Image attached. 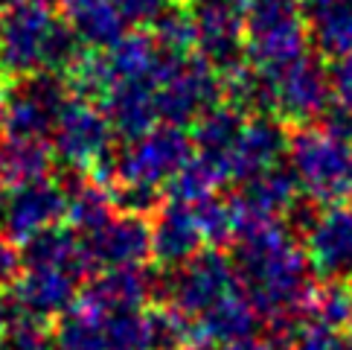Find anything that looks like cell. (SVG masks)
Masks as SVG:
<instances>
[{"mask_svg": "<svg viewBox=\"0 0 352 350\" xmlns=\"http://www.w3.org/2000/svg\"><path fill=\"white\" fill-rule=\"evenodd\" d=\"M233 266L259 316H288L309 301V260L276 219H242L236 231Z\"/></svg>", "mask_w": 352, "mask_h": 350, "instance_id": "6da1fadb", "label": "cell"}, {"mask_svg": "<svg viewBox=\"0 0 352 350\" xmlns=\"http://www.w3.org/2000/svg\"><path fill=\"white\" fill-rule=\"evenodd\" d=\"M79 53V35L44 0H23L0 15V70L6 76L65 73Z\"/></svg>", "mask_w": 352, "mask_h": 350, "instance_id": "7a4b0ae2", "label": "cell"}, {"mask_svg": "<svg viewBox=\"0 0 352 350\" xmlns=\"http://www.w3.org/2000/svg\"><path fill=\"white\" fill-rule=\"evenodd\" d=\"M306 0H250L245 9V56L259 70H280L306 56Z\"/></svg>", "mask_w": 352, "mask_h": 350, "instance_id": "3957f363", "label": "cell"}, {"mask_svg": "<svg viewBox=\"0 0 352 350\" xmlns=\"http://www.w3.org/2000/svg\"><path fill=\"white\" fill-rule=\"evenodd\" d=\"M288 158L311 202L341 205L352 198V141L329 129H297Z\"/></svg>", "mask_w": 352, "mask_h": 350, "instance_id": "277c9868", "label": "cell"}, {"mask_svg": "<svg viewBox=\"0 0 352 350\" xmlns=\"http://www.w3.org/2000/svg\"><path fill=\"white\" fill-rule=\"evenodd\" d=\"M195 143L178 123H163L152 126L146 134L122 149L120 161L114 164V175L122 187H146V190H160L172 181L186 161L192 158Z\"/></svg>", "mask_w": 352, "mask_h": 350, "instance_id": "5b68a950", "label": "cell"}, {"mask_svg": "<svg viewBox=\"0 0 352 350\" xmlns=\"http://www.w3.org/2000/svg\"><path fill=\"white\" fill-rule=\"evenodd\" d=\"M221 99V76L201 56H163V70L155 91L157 117L166 123L195 120L201 111Z\"/></svg>", "mask_w": 352, "mask_h": 350, "instance_id": "8992f818", "label": "cell"}, {"mask_svg": "<svg viewBox=\"0 0 352 350\" xmlns=\"http://www.w3.org/2000/svg\"><path fill=\"white\" fill-rule=\"evenodd\" d=\"M53 152L67 169H96L108 164L111 141H114V126L108 114H102L91 99L70 96L58 111L53 126Z\"/></svg>", "mask_w": 352, "mask_h": 350, "instance_id": "52a82bcc", "label": "cell"}, {"mask_svg": "<svg viewBox=\"0 0 352 350\" xmlns=\"http://www.w3.org/2000/svg\"><path fill=\"white\" fill-rule=\"evenodd\" d=\"M271 79V108L276 120L288 126H300L314 117H323V111L332 103L329 70L318 59L300 56L292 65L280 70H265Z\"/></svg>", "mask_w": 352, "mask_h": 350, "instance_id": "ba28073f", "label": "cell"}, {"mask_svg": "<svg viewBox=\"0 0 352 350\" xmlns=\"http://www.w3.org/2000/svg\"><path fill=\"white\" fill-rule=\"evenodd\" d=\"M236 266L230 257L221 251H198L181 266H175L169 274L163 295H166L169 307H175L184 316H201L224 295L236 292Z\"/></svg>", "mask_w": 352, "mask_h": 350, "instance_id": "9c48e42d", "label": "cell"}, {"mask_svg": "<svg viewBox=\"0 0 352 350\" xmlns=\"http://www.w3.org/2000/svg\"><path fill=\"white\" fill-rule=\"evenodd\" d=\"M70 99V88L61 73H32L23 76L18 88L6 99V126L3 132L12 137H38L50 141L58 111Z\"/></svg>", "mask_w": 352, "mask_h": 350, "instance_id": "30bf717a", "label": "cell"}, {"mask_svg": "<svg viewBox=\"0 0 352 350\" xmlns=\"http://www.w3.org/2000/svg\"><path fill=\"white\" fill-rule=\"evenodd\" d=\"M303 251L320 280L352 278V207L332 205L320 210L303 234Z\"/></svg>", "mask_w": 352, "mask_h": 350, "instance_id": "8fae6325", "label": "cell"}, {"mask_svg": "<svg viewBox=\"0 0 352 350\" xmlns=\"http://www.w3.org/2000/svg\"><path fill=\"white\" fill-rule=\"evenodd\" d=\"M67 190H61L56 181H32L15 187L12 196L6 198V219L3 231L12 243H30L32 236H38L67 216Z\"/></svg>", "mask_w": 352, "mask_h": 350, "instance_id": "7c38bea8", "label": "cell"}, {"mask_svg": "<svg viewBox=\"0 0 352 350\" xmlns=\"http://www.w3.org/2000/svg\"><path fill=\"white\" fill-rule=\"evenodd\" d=\"M82 240L94 266L102 269L140 266L146 257H152V222L146 219V214L122 210V214L111 216L99 231H94L91 236H82Z\"/></svg>", "mask_w": 352, "mask_h": 350, "instance_id": "4fadbf2b", "label": "cell"}, {"mask_svg": "<svg viewBox=\"0 0 352 350\" xmlns=\"http://www.w3.org/2000/svg\"><path fill=\"white\" fill-rule=\"evenodd\" d=\"M76 274L67 269H56V266H30L21 278L9 286L21 307L27 309V316L32 318H53L67 312L76 304Z\"/></svg>", "mask_w": 352, "mask_h": 350, "instance_id": "5bb4252c", "label": "cell"}, {"mask_svg": "<svg viewBox=\"0 0 352 350\" xmlns=\"http://www.w3.org/2000/svg\"><path fill=\"white\" fill-rule=\"evenodd\" d=\"M285 152H288V137L283 120L276 117L245 120V126L230 149V172L233 178L245 181L250 175H259L276 167Z\"/></svg>", "mask_w": 352, "mask_h": 350, "instance_id": "9a60e30c", "label": "cell"}, {"mask_svg": "<svg viewBox=\"0 0 352 350\" xmlns=\"http://www.w3.org/2000/svg\"><path fill=\"white\" fill-rule=\"evenodd\" d=\"M204 245V234L198 228L192 205L169 202L157 207L152 222V257L166 269H175L195 257Z\"/></svg>", "mask_w": 352, "mask_h": 350, "instance_id": "2e32d148", "label": "cell"}, {"mask_svg": "<svg viewBox=\"0 0 352 350\" xmlns=\"http://www.w3.org/2000/svg\"><path fill=\"white\" fill-rule=\"evenodd\" d=\"M297 175L294 169H285L276 164L259 175H250L242 181L233 198L239 222L242 219H276L285 216L288 207L297 202Z\"/></svg>", "mask_w": 352, "mask_h": 350, "instance_id": "e0dca14e", "label": "cell"}, {"mask_svg": "<svg viewBox=\"0 0 352 350\" xmlns=\"http://www.w3.org/2000/svg\"><path fill=\"white\" fill-rule=\"evenodd\" d=\"M155 91L157 82L152 79H117L111 85L108 94L102 96V105L114 132L134 141V137L152 129L157 120Z\"/></svg>", "mask_w": 352, "mask_h": 350, "instance_id": "ac0fdd59", "label": "cell"}, {"mask_svg": "<svg viewBox=\"0 0 352 350\" xmlns=\"http://www.w3.org/2000/svg\"><path fill=\"white\" fill-rule=\"evenodd\" d=\"M155 280L137 266L125 269H105L96 280L87 283V289L76 298V301L94 307L102 316H114V312H131L146 304V298L152 295Z\"/></svg>", "mask_w": 352, "mask_h": 350, "instance_id": "d6986e66", "label": "cell"}, {"mask_svg": "<svg viewBox=\"0 0 352 350\" xmlns=\"http://www.w3.org/2000/svg\"><path fill=\"white\" fill-rule=\"evenodd\" d=\"M259 324V312L245 295L230 292L210 309H204L195 321V339L210 344H230L239 339H250Z\"/></svg>", "mask_w": 352, "mask_h": 350, "instance_id": "ffe728a7", "label": "cell"}, {"mask_svg": "<svg viewBox=\"0 0 352 350\" xmlns=\"http://www.w3.org/2000/svg\"><path fill=\"white\" fill-rule=\"evenodd\" d=\"M61 18L87 47H111L125 35V18L111 0H58Z\"/></svg>", "mask_w": 352, "mask_h": 350, "instance_id": "44dd1931", "label": "cell"}, {"mask_svg": "<svg viewBox=\"0 0 352 350\" xmlns=\"http://www.w3.org/2000/svg\"><path fill=\"white\" fill-rule=\"evenodd\" d=\"M53 158L56 152L50 141L6 134L0 141V184L15 190V187L41 181L53 169Z\"/></svg>", "mask_w": 352, "mask_h": 350, "instance_id": "7402d4cb", "label": "cell"}, {"mask_svg": "<svg viewBox=\"0 0 352 350\" xmlns=\"http://www.w3.org/2000/svg\"><path fill=\"white\" fill-rule=\"evenodd\" d=\"M23 262L27 266H56V269H67L76 278L91 274L96 266L91 254L85 248V240L76 236V231H65V228H50L38 236H32L30 243H23Z\"/></svg>", "mask_w": 352, "mask_h": 350, "instance_id": "603a6c76", "label": "cell"}, {"mask_svg": "<svg viewBox=\"0 0 352 350\" xmlns=\"http://www.w3.org/2000/svg\"><path fill=\"white\" fill-rule=\"evenodd\" d=\"M230 158L224 155H210V152H192V158L172 175L166 184L169 202L181 205H195L219 190V187L230 178Z\"/></svg>", "mask_w": 352, "mask_h": 350, "instance_id": "cb8c5ba5", "label": "cell"}, {"mask_svg": "<svg viewBox=\"0 0 352 350\" xmlns=\"http://www.w3.org/2000/svg\"><path fill=\"white\" fill-rule=\"evenodd\" d=\"M309 32L323 56L352 53V0H306Z\"/></svg>", "mask_w": 352, "mask_h": 350, "instance_id": "d4e9b609", "label": "cell"}, {"mask_svg": "<svg viewBox=\"0 0 352 350\" xmlns=\"http://www.w3.org/2000/svg\"><path fill=\"white\" fill-rule=\"evenodd\" d=\"M242 126H245L242 111L233 108L230 103H216L195 117L192 143H195L198 152L230 158V149L236 143L239 132H242Z\"/></svg>", "mask_w": 352, "mask_h": 350, "instance_id": "484cf974", "label": "cell"}, {"mask_svg": "<svg viewBox=\"0 0 352 350\" xmlns=\"http://www.w3.org/2000/svg\"><path fill=\"white\" fill-rule=\"evenodd\" d=\"M56 350H108L105 344V316L76 301L67 312H61V321L53 333Z\"/></svg>", "mask_w": 352, "mask_h": 350, "instance_id": "4316f807", "label": "cell"}, {"mask_svg": "<svg viewBox=\"0 0 352 350\" xmlns=\"http://www.w3.org/2000/svg\"><path fill=\"white\" fill-rule=\"evenodd\" d=\"M67 198H70L67 219L79 236H91L94 231H99L114 216V207H117V193H111L108 187L96 181H82L76 190L67 193Z\"/></svg>", "mask_w": 352, "mask_h": 350, "instance_id": "83f0119b", "label": "cell"}, {"mask_svg": "<svg viewBox=\"0 0 352 350\" xmlns=\"http://www.w3.org/2000/svg\"><path fill=\"white\" fill-rule=\"evenodd\" d=\"M148 350H186L195 339V330L186 324V316L175 307H155L143 312Z\"/></svg>", "mask_w": 352, "mask_h": 350, "instance_id": "f1b7e54d", "label": "cell"}, {"mask_svg": "<svg viewBox=\"0 0 352 350\" xmlns=\"http://www.w3.org/2000/svg\"><path fill=\"white\" fill-rule=\"evenodd\" d=\"M195 210V219H198V228L204 234V243L210 245H228L236 240V231H239V214H236V205L233 198H216V196H207L201 202L192 205Z\"/></svg>", "mask_w": 352, "mask_h": 350, "instance_id": "f546056e", "label": "cell"}, {"mask_svg": "<svg viewBox=\"0 0 352 350\" xmlns=\"http://www.w3.org/2000/svg\"><path fill=\"white\" fill-rule=\"evenodd\" d=\"M314 321L329 324L335 330H344L352 321V286L349 280H323L318 292L309 295L306 301Z\"/></svg>", "mask_w": 352, "mask_h": 350, "instance_id": "4dcf8cb0", "label": "cell"}, {"mask_svg": "<svg viewBox=\"0 0 352 350\" xmlns=\"http://www.w3.org/2000/svg\"><path fill=\"white\" fill-rule=\"evenodd\" d=\"M105 344L108 350H148L146 316L140 309L105 316Z\"/></svg>", "mask_w": 352, "mask_h": 350, "instance_id": "1f68e13d", "label": "cell"}, {"mask_svg": "<svg viewBox=\"0 0 352 350\" xmlns=\"http://www.w3.org/2000/svg\"><path fill=\"white\" fill-rule=\"evenodd\" d=\"M0 350H56V339L44 318H27L0 336Z\"/></svg>", "mask_w": 352, "mask_h": 350, "instance_id": "d6a6232c", "label": "cell"}, {"mask_svg": "<svg viewBox=\"0 0 352 350\" xmlns=\"http://www.w3.org/2000/svg\"><path fill=\"white\" fill-rule=\"evenodd\" d=\"M285 350H349V344L341 336V330L320 321H309V324H300L292 344Z\"/></svg>", "mask_w": 352, "mask_h": 350, "instance_id": "836d02e7", "label": "cell"}, {"mask_svg": "<svg viewBox=\"0 0 352 350\" xmlns=\"http://www.w3.org/2000/svg\"><path fill=\"white\" fill-rule=\"evenodd\" d=\"M117 6V12L131 21V23H152L160 12H166L175 0H111Z\"/></svg>", "mask_w": 352, "mask_h": 350, "instance_id": "e575fe53", "label": "cell"}, {"mask_svg": "<svg viewBox=\"0 0 352 350\" xmlns=\"http://www.w3.org/2000/svg\"><path fill=\"white\" fill-rule=\"evenodd\" d=\"M329 85H332V103L352 111V53L335 59L329 70Z\"/></svg>", "mask_w": 352, "mask_h": 350, "instance_id": "d590c367", "label": "cell"}, {"mask_svg": "<svg viewBox=\"0 0 352 350\" xmlns=\"http://www.w3.org/2000/svg\"><path fill=\"white\" fill-rule=\"evenodd\" d=\"M21 266H23V254L18 243H12L9 236H0V289H9L21 278Z\"/></svg>", "mask_w": 352, "mask_h": 350, "instance_id": "8d00e7d4", "label": "cell"}, {"mask_svg": "<svg viewBox=\"0 0 352 350\" xmlns=\"http://www.w3.org/2000/svg\"><path fill=\"white\" fill-rule=\"evenodd\" d=\"M216 350H274L268 342H254V339H239L230 344H216Z\"/></svg>", "mask_w": 352, "mask_h": 350, "instance_id": "74e56055", "label": "cell"}, {"mask_svg": "<svg viewBox=\"0 0 352 350\" xmlns=\"http://www.w3.org/2000/svg\"><path fill=\"white\" fill-rule=\"evenodd\" d=\"M3 126H6V96L0 91V134H3Z\"/></svg>", "mask_w": 352, "mask_h": 350, "instance_id": "f35d334b", "label": "cell"}, {"mask_svg": "<svg viewBox=\"0 0 352 350\" xmlns=\"http://www.w3.org/2000/svg\"><path fill=\"white\" fill-rule=\"evenodd\" d=\"M3 219H6V196H3V184H0V228H3Z\"/></svg>", "mask_w": 352, "mask_h": 350, "instance_id": "ab89813d", "label": "cell"}, {"mask_svg": "<svg viewBox=\"0 0 352 350\" xmlns=\"http://www.w3.org/2000/svg\"><path fill=\"white\" fill-rule=\"evenodd\" d=\"M23 0H0V9H9V6H18Z\"/></svg>", "mask_w": 352, "mask_h": 350, "instance_id": "60d3db41", "label": "cell"}, {"mask_svg": "<svg viewBox=\"0 0 352 350\" xmlns=\"http://www.w3.org/2000/svg\"><path fill=\"white\" fill-rule=\"evenodd\" d=\"M346 344H349V350H352V321L346 324Z\"/></svg>", "mask_w": 352, "mask_h": 350, "instance_id": "b9f144b4", "label": "cell"}]
</instances>
